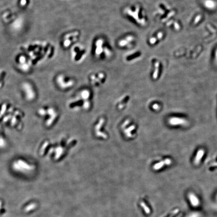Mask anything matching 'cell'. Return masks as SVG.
Segmentation results:
<instances>
[{"instance_id":"cell-21","label":"cell","mask_w":217,"mask_h":217,"mask_svg":"<svg viewBox=\"0 0 217 217\" xmlns=\"http://www.w3.org/2000/svg\"><path fill=\"white\" fill-rule=\"evenodd\" d=\"M201 16H200V15L198 16V17H196V20H195L194 23H195V24H196V23H197L198 21H199V20L201 19Z\"/></svg>"},{"instance_id":"cell-4","label":"cell","mask_w":217,"mask_h":217,"mask_svg":"<svg viewBox=\"0 0 217 217\" xmlns=\"http://www.w3.org/2000/svg\"><path fill=\"white\" fill-rule=\"evenodd\" d=\"M137 42L136 36L134 34L127 33L120 37L117 41V47L121 49H133Z\"/></svg>"},{"instance_id":"cell-16","label":"cell","mask_w":217,"mask_h":217,"mask_svg":"<svg viewBox=\"0 0 217 217\" xmlns=\"http://www.w3.org/2000/svg\"><path fill=\"white\" fill-rule=\"evenodd\" d=\"M189 198L191 203L194 207H196L199 204V201L196 196L193 194H190L189 195Z\"/></svg>"},{"instance_id":"cell-8","label":"cell","mask_w":217,"mask_h":217,"mask_svg":"<svg viewBox=\"0 0 217 217\" xmlns=\"http://www.w3.org/2000/svg\"><path fill=\"white\" fill-rule=\"evenodd\" d=\"M142 53L141 50L133 49L129 51L124 56V61L127 63H132L139 60L142 57Z\"/></svg>"},{"instance_id":"cell-9","label":"cell","mask_w":217,"mask_h":217,"mask_svg":"<svg viewBox=\"0 0 217 217\" xmlns=\"http://www.w3.org/2000/svg\"><path fill=\"white\" fill-rule=\"evenodd\" d=\"M57 83L60 88L65 89L70 88L74 83V81L72 78L66 76L63 74H60L57 78Z\"/></svg>"},{"instance_id":"cell-3","label":"cell","mask_w":217,"mask_h":217,"mask_svg":"<svg viewBox=\"0 0 217 217\" xmlns=\"http://www.w3.org/2000/svg\"><path fill=\"white\" fill-rule=\"evenodd\" d=\"M12 167L15 171L25 174L31 173L36 169L35 164L22 158L14 160L12 163Z\"/></svg>"},{"instance_id":"cell-19","label":"cell","mask_w":217,"mask_h":217,"mask_svg":"<svg viewBox=\"0 0 217 217\" xmlns=\"http://www.w3.org/2000/svg\"><path fill=\"white\" fill-rule=\"evenodd\" d=\"M140 205L143 208V209L144 210L145 212H146V213L147 214H149L150 213V210L149 209V208L146 205V204L144 202H142L141 203Z\"/></svg>"},{"instance_id":"cell-11","label":"cell","mask_w":217,"mask_h":217,"mask_svg":"<svg viewBox=\"0 0 217 217\" xmlns=\"http://www.w3.org/2000/svg\"><path fill=\"white\" fill-rule=\"evenodd\" d=\"M168 123L172 126H185L188 124V121L184 118L179 117H171L168 120Z\"/></svg>"},{"instance_id":"cell-1","label":"cell","mask_w":217,"mask_h":217,"mask_svg":"<svg viewBox=\"0 0 217 217\" xmlns=\"http://www.w3.org/2000/svg\"><path fill=\"white\" fill-rule=\"evenodd\" d=\"M123 14L126 18L138 27H144L147 24V19L144 8L141 4H133L125 6Z\"/></svg>"},{"instance_id":"cell-17","label":"cell","mask_w":217,"mask_h":217,"mask_svg":"<svg viewBox=\"0 0 217 217\" xmlns=\"http://www.w3.org/2000/svg\"><path fill=\"white\" fill-rule=\"evenodd\" d=\"M36 207V205L35 204H34V203L31 204L30 205L27 206L26 207H25V210L26 212H30L32 210H33L34 209H35V208Z\"/></svg>"},{"instance_id":"cell-23","label":"cell","mask_w":217,"mask_h":217,"mask_svg":"<svg viewBox=\"0 0 217 217\" xmlns=\"http://www.w3.org/2000/svg\"><path fill=\"white\" fill-rule=\"evenodd\" d=\"M216 57H217V52L216 53Z\"/></svg>"},{"instance_id":"cell-5","label":"cell","mask_w":217,"mask_h":217,"mask_svg":"<svg viewBox=\"0 0 217 217\" xmlns=\"http://www.w3.org/2000/svg\"><path fill=\"white\" fill-rule=\"evenodd\" d=\"M81 35V32L78 29L73 30L69 32L64 37L63 40V47L69 48L79 43Z\"/></svg>"},{"instance_id":"cell-7","label":"cell","mask_w":217,"mask_h":217,"mask_svg":"<svg viewBox=\"0 0 217 217\" xmlns=\"http://www.w3.org/2000/svg\"><path fill=\"white\" fill-rule=\"evenodd\" d=\"M107 75L105 72L97 71L91 73L89 75L90 82L94 85H100L105 82Z\"/></svg>"},{"instance_id":"cell-6","label":"cell","mask_w":217,"mask_h":217,"mask_svg":"<svg viewBox=\"0 0 217 217\" xmlns=\"http://www.w3.org/2000/svg\"><path fill=\"white\" fill-rule=\"evenodd\" d=\"M86 53L87 51L85 47L83 45L78 43L72 47V60L76 63H80L84 60Z\"/></svg>"},{"instance_id":"cell-22","label":"cell","mask_w":217,"mask_h":217,"mask_svg":"<svg viewBox=\"0 0 217 217\" xmlns=\"http://www.w3.org/2000/svg\"><path fill=\"white\" fill-rule=\"evenodd\" d=\"M1 205H2V202H1V201H0V210H1Z\"/></svg>"},{"instance_id":"cell-15","label":"cell","mask_w":217,"mask_h":217,"mask_svg":"<svg viewBox=\"0 0 217 217\" xmlns=\"http://www.w3.org/2000/svg\"><path fill=\"white\" fill-rule=\"evenodd\" d=\"M171 163H172L171 160L169 158H167L165 160H163V161L160 162L158 163V164H156L154 166V168L156 170L159 169V168L162 167L164 165V164L165 165H170Z\"/></svg>"},{"instance_id":"cell-12","label":"cell","mask_w":217,"mask_h":217,"mask_svg":"<svg viewBox=\"0 0 217 217\" xmlns=\"http://www.w3.org/2000/svg\"><path fill=\"white\" fill-rule=\"evenodd\" d=\"M163 34L162 32H158L157 35H156L155 36H152L148 39V43L151 45H154L159 40H160L163 37Z\"/></svg>"},{"instance_id":"cell-20","label":"cell","mask_w":217,"mask_h":217,"mask_svg":"<svg viewBox=\"0 0 217 217\" xmlns=\"http://www.w3.org/2000/svg\"><path fill=\"white\" fill-rule=\"evenodd\" d=\"M179 210L178 209H176V210H174L173 211H172L171 213V214H169L167 217H173L179 212Z\"/></svg>"},{"instance_id":"cell-2","label":"cell","mask_w":217,"mask_h":217,"mask_svg":"<svg viewBox=\"0 0 217 217\" xmlns=\"http://www.w3.org/2000/svg\"><path fill=\"white\" fill-rule=\"evenodd\" d=\"M92 53L96 59L106 61L113 57L114 51L106 39L102 36H98L93 41Z\"/></svg>"},{"instance_id":"cell-18","label":"cell","mask_w":217,"mask_h":217,"mask_svg":"<svg viewBox=\"0 0 217 217\" xmlns=\"http://www.w3.org/2000/svg\"><path fill=\"white\" fill-rule=\"evenodd\" d=\"M205 5L207 7L209 8H213L215 7V4L214 1H212V0H207L206 2Z\"/></svg>"},{"instance_id":"cell-13","label":"cell","mask_w":217,"mask_h":217,"mask_svg":"<svg viewBox=\"0 0 217 217\" xmlns=\"http://www.w3.org/2000/svg\"><path fill=\"white\" fill-rule=\"evenodd\" d=\"M154 64V70L152 73V78L154 80L157 79L159 72V68H160V62L157 60H155L153 63Z\"/></svg>"},{"instance_id":"cell-14","label":"cell","mask_w":217,"mask_h":217,"mask_svg":"<svg viewBox=\"0 0 217 217\" xmlns=\"http://www.w3.org/2000/svg\"><path fill=\"white\" fill-rule=\"evenodd\" d=\"M204 154H205V150L204 149H201L198 150L194 159V163L195 164L197 165L199 163V162H201L202 158L203 157Z\"/></svg>"},{"instance_id":"cell-10","label":"cell","mask_w":217,"mask_h":217,"mask_svg":"<svg viewBox=\"0 0 217 217\" xmlns=\"http://www.w3.org/2000/svg\"><path fill=\"white\" fill-rule=\"evenodd\" d=\"M22 89L25 92V98L28 101H33L36 98V93L32 85L29 83H25L23 84Z\"/></svg>"}]
</instances>
